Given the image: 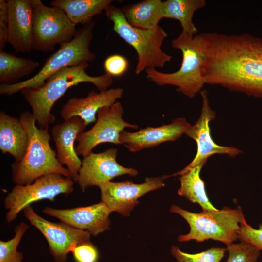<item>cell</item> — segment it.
Returning <instances> with one entry per match:
<instances>
[{"instance_id":"cell-6","label":"cell","mask_w":262,"mask_h":262,"mask_svg":"<svg viewBox=\"0 0 262 262\" xmlns=\"http://www.w3.org/2000/svg\"><path fill=\"white\" fill-rule=\"evenodd\" d=\"M105 11L107 18L113 23V30L136 51V74L148 68L163 67L170 62L172 56L162 49L167 34L161 27L151 30L133 27L128 22L121 9L112 4Z\"/></svg>"},{"instance_id":"cell-5","label":"cell","mask_w":262,"mask_h":262,"mask_svg":"<svg viewBox=\"0 0 262 262\" xmlns=\"http://www.w3.org/2000/svg\"><path fill=\"white\" fill-rule=\"evenodd\" d=\"M95 25L92 21L77 30L73 38L61 45L33 77L12 84L1 83L0 94L11 96L24 88L39 87L49 77L66 67L94 61L96 54L90 50L89 47L93 38Z\"/></svg>"},{"instance_id":"cell-13","label":"cell","mask_w":262,"mask_h":262,"mask_svg":"<svg viewBox=\"0 0 262 262\" xmlns=\"http://www.w3.org/2000/svg\"><path fill=\"white\" fill-rule=\"evenodd\" d=\"M164 177L146 178L141 184L132 181H107L98 187L101 194V201L112 212L116 211L126 216L137 205L138 199L146 193L164 186Z\"/></svg>"},{"instance_id":"cell-28","label":"cell","mask_w":262,"mask_h":262,"mask_svg":"<svg viewBox=\"0 0 262 262\" xmlns=\"http://www.w3.org/2000/svg\"><path fill=\"white\" fill-rule=\"evenodd\" d=\"M227 262H257L260 250L252 245L244 242L227 246Z\"/></svg>"},{"instance_id":"cell-12","label":"cell","mask_w":262,"mask_h":262,"mask_svg":"<svg viewBox=\"0 0 262 262\" xmlns=\"http://www.w3.org/2000/svg\"><path fill=\"white\" fill-rule=\"evenodd\" d=\"M202 105L200 115L194 125L187 130L185 134L195 140L197 146L196 154L191 162L179 172L164 176V178L181 175L198 166H204L209 157L214 154H225L231 157L239 155L240 149L232 146L217 145L211 137L210 123L215 118V113L210 106L206 90L200 92Z\"/></svg>"},{"instance_id":"cell-26","label":"cell","mask_w":262,"mask_h":262,"mask_svg":"<svg viewBox=\"0 0 262 262\" xmlns=\"http://www.w3.org/2000/svg\"><path fill=\"white\" fill-rule=\"evenodd\" d=\"M28 229L26 224L21 222L15 227L13 238L6 241H0V262H22L23 253L17 249Z\"/></svg>"},{"instance_id":"cell-14","label":"cell","mask_w":262,"mask_h":262,"mask_svg":"<svg viewBox=\"0 0 262 262\" xmlns=\"http://www.w3.org/2000/svg\"><path fill=\"white\" fill-rule=\"evenodd\" d=\"M117 149L112 148L98 153L92 152L83 157L77 182L82 192L119 176L127 174L135 176L138 174L136 169L124 167L117 162Z\"/></svg>"},{"instance_id":"cell-27","label":"cell","mask_w":262,"mask_h":262,"mask_svg":"<svg viewBox=\"0 0 262 262\" xmlns=\"http://www.w3.org/2000/svg\"><path fill=\"white\" fill-rule=\"evenodd\" d=\"M226 251L227 249L223 247H211L199 253L190 254L181 251L174 246L171 249L177 262H220Z\"/></svg>"},{"instance_id":"cell-8","label":"cell","mask_w":262,"mask_h":262,"mask_svg":"<svg viewBox=\"0 0 262 262\" xmlns=\"http://www.w3.org/2000/svg\"><path fill=\"white\" fill-rule=\"evenodd\" d=\"M33 8V49L47 52L56 45L70 41L77 30L65 12L44 5L40 0H30Z\"/></svg>"},{"instance_id":"cell-22","label":"cell","mask_w":262,"mask_h":262,"mask_svg":"<svg viewBox=\"0 0 262 262\" xmlns=\"http://www.w3.org/2000/svg\"><path fill=\"white\" fill-rule=\"evenodd\" d=\"M112 0H54L50 6L62 9L70 21L76 25L92 21L95 16L100 14L111 4Z\"/></svg>"},{"instance_id":"cell-9","label":"cell","mask_w":262,"mask_h":262,"mask_svg":"<svg viewBox=\"0 0 262 262\" xmlns=\"http://www.w3.org/2000/svg\"><path fill=\"white\" fill-rule=\"evenodd\" d=\"M74 182L70 178L51 173L39 177L30 184L16 185L4 200L8 210L6 222L13 221L20 212L32 203L43 199L54 201L58 195L70 194L74 190Z\"/></svg>"},{"instance_id":"cell-31","label":"cell","mask_w":262,"mask_h":262,"mask_svg":"<svg viewBox=\"0 0 262 262\" xmlns=\"http://www.w3.org/2000/svg\"><path fill=\"white\" fill-rule=\"evenodd\" d=\"M76 262H97L98 253L92 243L76 247L72 252Z\"/></svg>"},{"instance_id":"cell-15","label":"cell","mask_w":262,"mask_h":262,"mask_svg":"<svg viewBox=\"0 0 262 262\" xmlns=\"http://www.w3.org/2000/svg\"><path fill=\"white\" fill-rule=\"evenodd\" d=\"M42 212L70 226L87 231L94 237L109 229V216L113 212L102 201L90 206L71 209L45 207Z\"/></svg>"},{"instance_id":"cell-17","label":"cell","mask_w":262,"mask_h":262,"mask_svg":"<svg viewBox=\"0 0 262 262\" xmlns=\"http://www.w3.org/2000/svg\"><path fill=\"white\" fill-rule=\"evenodd\" d=\"M86 126L82 119L75 116L55 125L51 131L57 159L61 165H66L70 178L77 183L82 161L75 151L74 144L77 136L84 131Z\"/></svg>"},{"instance_id":"cell-11","label":"cell","mask_w":262,"mask_h":262,"mask_svg":"<svg viewBox=\"0 0 262 262\" xmlns=\"http://www.w3.org/2000/svg\"><path fill=\"white\" fill-rule=\"evenodd\" d=\"M25 217L46 238L55 262H64L77 246L92 243L91 234L64 222L53 223L37 214L30 205L23 210Z\"/></svg>"},{"instance_id":"cell-30","label":"cell","mask_w":262,"mask_h":262,"mask_svg":"<svg viewBox=\"0 0 262 262\" xmlns=\"http://www.w3.org/2000/svg\"><path fill=\"white\" fill-rule=\"evenodd\" d=\"M129 66L127 59L123 56L114 54L107 57L104 62L106 73L112 77H119L127 71Z\"/></svg>"},{"instance_id":"cell-3","label":"cell","mask_w":262,"mask_h":262,"mask_svg":"<svg viewBox=\"0 0 262 262\" xmlns=\"http://www.w3.org/2000/svg\"><path fill=\"white\" fill-rule=\"evenodd\" d=\"M19 118L27 132L28 144L23 158L11 164L13 182L16 185H28L51 173L70 178L67 169L58 162L56 151L50 147L51 135L48 129L39 128L30 112H23Z\"/></svg>"},{"instance_id":"cell-1","label":"cell","mask_w":262,"mask_h":262,"mask_svg":"<svg viewBox=\"0 0 262 262\" xmlns=\"http://www.w3.org/2000/svg\"><path fill=\"white\" fill-rule=\"evenodd\" d=\"M198 36L204 54V84L262 98V38L216 32Z\"/></svg>"},{"instance_id":"cell-20","label":"cell","mask_w":262,"mask_h":262,"mask_svg":"<svg viewBox=\"0 0 262 262\" xmlns=\"http://www.w3.org/2000/svg\"><path fill=\"white\" fill-rule=\"evenodd\" d=\"M28 144L27 132L20 118L11 116L4 111L0 112V149L9 153L15 160L24 157Z\"/></svg>"},{"instance_id":"cell-24","label":"cell","mask_w":262,"mask_h":262,"mask_svg":"<svg viewBox=\"0 0 262 262\" xmlns=\"http://www.w3.org/2000/svg\"><path fill=\"white\" fill-rule=\"evenodd\" d=\"M203 166L200 165L190 169L180 175L179 180L180 186L178 194L184 196L193 203L198 204L203 210L217 211L209 199L205 190V183L200 177Z\"/></svg>"},{"instance_id":"cell-4","label":"cell","mask_w":262,"mask_h":262,"mask_svg":"<svg viewBox=\"0 0 262 262\" xmlns=\"http://www.w3.org/2000/svg\"><path fill=\"white\" fill-rule=\"evenodd\" d=\"M172 46L182 53L180 68L172 73L148 68L145 71L147 78L160 86H174L178 92L193 98L202 91L204 85L202 76L204 54L200 40L198 35L191 37L182 31L172 41Z\"/></svg>"},{"instance_id":"cell-21","label":"cell","mask_w":262,"mask_h":262,"mask_svg":"<svg viewBox=\"0 0 262 262\" xmlns=\"http://www.w3.org/2000/svg\"><path fill=\"white\" fill-rule=\"evenodd\" d=\"M128 22L137 28L154 29L163 18V1L144 0L126 5L121 9Z\"/></svg>"},{"instance_id":"cell-19","label":"cell","mask_w":262,"mask_h":262,"mask_svg":"<svg viewBox=\"0 0 262 262\" xmlns=\"http://www.w3.org/2000/svg\"><path fill=\"white\" fill-rule=\"evenodd\" d=\"M124 90L117 87L100 92L90 91L85 98H72L68 99L60 111V115L65 120L78 116L82 119L86 126L97 121L96 115L99 109L110 106L123 96Z\"/></svg>"},{"instance_id":"cell-25","label":"cell","mask_w":262,"mask_h":262,"mask_svg":"<svg viewBox=\"0 0 262 262\" xmlns=\"http://www.w3.org/2000/svg\"><path fill=\"white\" fill-rule=\"evenodd\" d=\"M34 60L17 57L0 50V82L1 83L12 84L28 75L39 66Z\"/></svg>"},{"instance_id":"cell-10","label":"cell","mask_w":262,"mask_h":262,"mask_svg":"<svg viewBox=\"0 0 262 262\" xmlns=\"http://www.w3.org/2000/svg\"><path fill=\"white\" fill-rule=\"evenodd\" d=\"M123 113V107L120 102L99 109L94 125L77 136L78 144L75 147L77 154L85 157L92 152L95 147L101 143L121 144L120 134L125 128H138L137 125L125 121L122 117Z\"/></svg>"},{"instance_id":"cell-18","label":"cell","mask_w":262,"mask_h":262,"mask_svg":"<svg viewBox=\"0 0 262 262\" xmlns=\"http://www.w3.org/2000/svg\"><path fill=\"white\" fill-rule=\"evenodd\" d=\"M7 42L15 50L30 53L32 47L33 8L30 0H7Z\"/></svg>"},{"instance_id":"cell-23","label":"cell","mask_w":262,"mask_h":262,"mask_svg":"<svg viewBox=\"0 0 262 262\" xmlns=\"http://www.w3.org/2000/svg\"><path fill=\"white\" fill-rule=\"evenodd\" d=\"M206 5L204 0H167L163 1V16L179 21L182 32L194 37L198 31L193 22L194 13Z\"/></svg>"},{"instance_id":"cell-32","label":"cell","mask_w":262,"mask_h":262,"mask_svg":"<svg viewBox=\"0 0 262 262\" xmlns=\"http://www.w3.org/2000/svg\"><path fill=\"white\" fill-rule=\"evenodd\" d=\"M8 7L7 0H0V50H3L7 38Z\"/></svg>"},{"instance_id":"cell-29","label":"cell","mask_w":262,"mask_h":262,"mask_svg":"<svg viewBox=\"0 0 262 262\" xmlns=\"http://www.w3.org/2000/svg\"><path fill=\"white\" fill-rule=\"evenodd\" d=\"M238 237L241 242L249 243L262 250V223L258 229H255L248 224L244 217L238 232Z\"/></svg>"},{"instance_id":"cell-2","label":"cell","mask_w":262,"mask_h":262,"mask_svg":"<svg viewBox=\"0 0 262 262\" xmlns=\"http://www.w3.org/2000/svg\"><path fill=\"white\" fill-rule=\"evenodd\" d=\"M88 66V63H83L66 67L49 77L41 86L24 88L20 91L31 106L39 128L48 129L55 121L52 108L71 87L89 82L102 91L112 84L113 77L106 72L97 76L88 75L86 71Z\"/></svg>"},{"instance_id":"cell-7","label":"cell","mask_w":262,"mask_h":262,"mask_svg":"<svg viewBox=\"0 0 262 262\" xmlns=\"http://www.w3.org/2000/svg\"><path fill=\"white\" fill-rule=\"evenodd\" d=\"M170 211L182 217L190 226L188 233L178 236V241L181 242L212 239L228 246L238 239V232L244 217L240 206L234 209L224 207L217 211L202 210L197 213L173 205Z\"/></svg>"},{"instance_id":"cell-16","label":"cell","mask_w":262,"mask_h":262,"mask_svg":"<svg viewBox=\"0 0 262 262\" xmlns=\"http://www.w3.org/2000/svg\"><path fill=\"white\" fill-rule=\"evenodd\" d=\"M191 125L185 118H177L170 124L157 127H147L138 131H122L119 140L131 152L156 147L167 141H174L183 134Z\"/></svg>"}]
</instances>
